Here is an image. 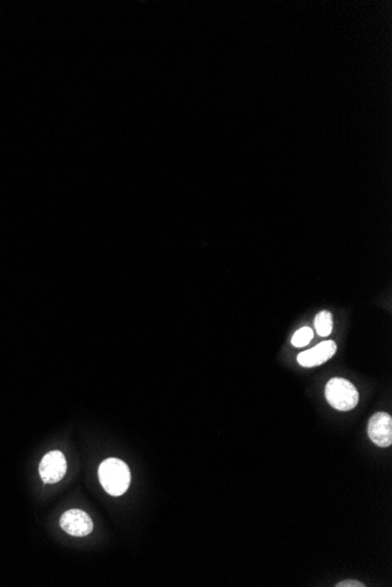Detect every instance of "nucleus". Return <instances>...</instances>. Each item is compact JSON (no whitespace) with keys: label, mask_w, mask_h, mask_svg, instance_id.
Wrapping results in <instances>:
<instances>
[{"label":"nucleus","mask_w":392,"mask_h":587,"mask_svg":"<svg viewBox=\"0 0 392 587\" xmlns=\"http://www.w3.org/2000/svg\"><path fill=\"white\" fill-rule=\"evenodd\" d=\"M67 471V463L64 453L51 451L42 458L39 466V474L42 481L49 484L57 483L64 478Z\"/></svg>","instance_id":"obj_4"},{"label":"nucleus","mask_w":392,"mask_h":587,"mask_svg":"<svg viewBox=\"0 0 392 587\" xmlns=\"http://www.w3.org/2000/svg\"><path fill=\"white\" fill-rule=\"evenodd\" d=\"M326 397L331 407L347 412L355 408L360 401V394L350 381L342 377H334L327 384Z\"/></svg>","instance_id":"obj_2"},{"label":"nucleus","mask_w":392,"mask_h":587,"mask_svg":"<svg viewBox=\"0 0 392 587\" xmlns=\"http://www.w3.org/2000/svg\"><path fill=\"white\" fill-rule=\"evenodd\" d=\"M336 351H337V346L335 341H323L317 346H315L314 349L301 353L297 357L298 364L306 369L316 367L330 360L331 358L335 355Z\"/></svg>","instance_id":"obj_6"},{"label":"nucleus","mask_w":392,"mask_h":587,"mask_svg":"<svg viewBox=\"0 0 392 587\" xmlns=\"http://www.w3.org/2000/svg\"><path fill=\"white\" fill-rule=\"evenodd\" d=\"M337 587H364L365 585L364 584L360 583V582H357V580H344V582H341V583L337 584L336 585Z\"/></svg>","instance_id":"obj_9"},{"label":"nucleus","mask_w":392,"mask_h":587,"mask_svg":"<svg viewBox=\"0 0 392 587\" xmlns=\"http://www.w3.org/2000/svg\"><path fill=\"white\" fill-rule=\"evenodd\" d=\"M314 338V332L310 327H302L298 329L297 332L295 333L291 344L294 345L295 347H303L309 344Z\"/></svg>","instance_id":"obj_8"},{"label":"nucleus","mask_w":392,"mask_h":587,"mask_svg":"<svg viewBox=\"0 0 392 587\" xmlns=\"http://www.w3.org/2000/svg\"><path fill=\"white\" fill-rule=\"evenodd\" d=\"M315 328L319 336H328L332 332L334 323H332V314L329 311H322L315 318Z\"/></svg>","instance_id":"obj_7"},{"label":"nucleus","mask_w":392,"mask_h":587,"mask_svg":"<svg viewBox=\"0 0 392 587\" xmlns=\"http://www.w3.org/2000/svg\"><path fill=\"white\" fill-rule=\"evenodd\" d=\"M99 479L108 494L121 496L131 484V471L125 462L108 458L99 466Z\"/></svg>","instance_id":"obj_1"},{"label":"nucleus","mask_w":392,"mask_h":587,"mask_svg":"<svg viewBox=\"0 0 392 587\" xmlns=\"http://www.w3.org/2000/svg\"><path fill=\"white\" fill-rule=\"evenodd\" d=\"M369 438L376 446L387 448L392 443V419L389 414L372 415L368 425Z\"/></svg>","instance_id":"obj_5"},{"label":"nucleus","mask_w":392,"mask_h":587,"mask_svg":"<svg viewBox=\"0 0 392 587\" xmlns=\"http://www.w3.org/2000/svg\"><path fill=\"white\" fill-rule=\"evenodd\" d=\"M60 527L66 534L73 537H85L93 531V522L85 511L72 509L62 514Z\"/></svg>","instance_id":"obj_3"}]
</instances>
